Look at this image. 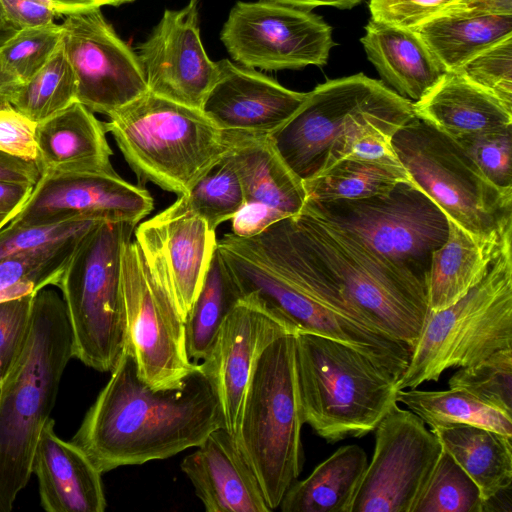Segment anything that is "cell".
Listing matches in <instances>:
<instances>
[{
	"mask_svg": "<svg viewBox=\"0 0 512 512\" xmlns=\"http://www.w3.org/2000/svg\"><path fill=\"white\" fill-rule=\"evenodd\" d=\"M216 252L242 296L253 294L298 332L348 344L400 377L411 348L371 328L318 259L293 216L260 234L217 240Z\"/></svg>",
	"mask_w": 512,
	"mask_h": 512,
	"instance_id": "6da1fadb",
	"label": "cell"
},
{
	"mask_svg": "<svg viewBox=\"0 0 512 512\" xmlns=\"http://www.w3.org/2000/svg\"><path fill=\"white\" fill-rule=\"evenodd\" d=\"M219 427L221 402L200 363L178 387L153 389L140 378L127 342L71 442L106 473L173 457Z\"/></svg>",
	"mask_w": 512,
	"mask_h": 512,
	"instance_id": "7a4b0ae2",
	"label": "cell"
},
{
	"mask_svg": "<svg viewBox=\"0 0 512 512\" xmlns=\"http://www.w3.org/2000/svg\"><path fill=\"white\" fill-rule=\"evenodd\" d=\"M72 357L73 336L64 301L44 288L34 296L22 352L0 384V512L12 510L32 475L39 436Z\"/></svg>",
	"mask_w": 512,
	"mask_h": 512,
	"instance_id": "3957f363",
	"label": "cell"
},
{
	"mask_svg": "<svg viewBox=\"0 0 512 512\" xmlns=\"http://www.w3.org/2000/svg\"><path fill=\"white\" fill-rule=\"evenodd\" d=\"M293 217L364 321L412 351L429 312L425 279L375 251L308 202Z\"/></svg>",
	"mask_w": 512,
	"mask_h": 512,
	"instance_id": "277c9868",
	"label": "cell"
},
{
	"mask_svg": "<svg viewBox=\"0 0 512 512\" xmlns=\"http://www.w3.org/2000/svg\"><path fill=\"white\" fill-rule=\"evenodd\" d=\"M295 364L303 423L328 443L374 431L397 403L399 377L338 340L297 332Z\"/></svg>",
	"mask_w": 512,
	"mask_h": 512,
	"instance_id": "5b68a950",
	"label": "cell"
},
{
	"mask_svg": "<svg viewBox=\"0 0 512 512\" xmlns=\"http://www.w3.org/2000/svg\"><path fill=\"white\" fill-rule=\"evenodd\" d=\"M104 122L138 185L147 183L180 196L230 151L232 135L201 109L149 91L108 115Z\"/></svg>",
	"mask_w": 512,
	"mask_h": 512,
	"instance_id": "8992f818",
	"label": "cell"
},
{
	"mask_svg": "<svg viewBox=\"0 0 512 512\" xmlns=\"http://www.w3.org/2000/svg\"><path fill=\"white\" fill-rule=\"evenodd\" d=\"M295 335L272 341L258 357L250 376L236 441L261 485L270 510L297 480L303 446Z\"/></svg>",
	"mask_w": 512,
	"mask_h": 512,
	"instance_id": "52a82bcc",
	"label": "cell"
},
{
	"mask_svg": "<svg viewBox=\"0 0 512 512\" xmlns=\"http://www.w3.org/2000/svg\"><path fill=\"white\" fill-rule=\"evenodd\" d=\"M135 227L126 221L94 224L81 237L57 284L74 357L100 372L113 370L128 342L121 264Z\"/></svg>",
	"mask_w": 512,
	"mask_h": 512,
	"instance_id": "ba28073f",
	"label": "cell"
},
{
	"mask_svg": "<svg viewBox=\"0 0 512 512\" xmlns=\"http://www.w3.org/2000/svg\"><path fill=\"white\" fill-rule=\"evenodd\" d=\"M508 348H512V242L461 299L440 311L429 310L397 389L438 381L448 369L475 365Z\"/></svg>",
	"mask_w": 512,
	"mask_h": 512,
	"instance_id": "9c48e42d",
	"label": "cell"
},
{
	"mask_svg": "<svg viewBox=\"0 0 512 512\" xmlns=\"http://www.w3.org/2000/svg\"><path fill=\"white\" fill-rule=\"evenodd\" d=\"M392 143L413 186L472 237L512 227V189L493 184L457 141L415 117Z\"/></svg>",
	"mask_w": 512,
	"mask_h": 512,
	"instance_id": "30bf717a",
	"label": "cell"
},
{
	"mask_svg": "<svg viewBox=\"0 0 512 512\" xmlns=\"http://www.w3.org/2000/svg\"><path fill=\"white\" fill-rule=\"evenodd\" d=\"M308 203L375 251L424 279L433 251L448 235L446 215L409 183H398L387 193L363 199Z\"/></svg>",
	"mask_w": 512,
	"mask_h": 512,
	"instance_id": "8fae6325",
	"label": "cell"
},
{
	"mask_svg": "<svg viewBox=\"0 0 512 512\" xmlns=\"http://www.w3.org/2000/svg\"><path fill=\"white\" fill-rule=\"evenodd\" d=\"M400 96L363 73L332 79L307 92L300 107L269 139L304 181L323 170L329 153L356 120Z\"/></svg>",
	"mask_w": 512,
	"mask_h": 512,
	"instance_id": "7c38bea8",
	"label": "cell"
},
{
	"mask_svg": "<svg viewBox=\"0 0 512 512\" xmlns=\"http://www.w3.org/2000/svg\"><path fill=\"white\" fill-rule=\"evenodd\" d=\"M121 284L128 344L140 378L153 389L178 387L198 363L187 355L183 319L135 239L123 250Z\"/></svg>",
	"mask_w": 512,
	"mask_h": 512,
	"instance_id": "4fadbf2b",
	"label": "cell"
},
{
	"mask_svg": "<svg viewBox=\"0 0 512 512\" xmlns=\"http://www.w3.org/2000/svg\"><path fill=\"white\" fill-rule=\"evenodd\" d=\"M220 39L234 61L267 71L322 67L335 46L320 16L268 0L237 2Z\"/></svg>",
	"mask_w": 512,
	"mask_h": 512,
	"instance_id": "5bb4252c",
	"label": "cell"
},
{
	"mask_svg": "<svg viewBox=\"0 0 512 512\" xmlns=\"http://www.w3.org/2000/svg\"><path fill=\"white\" fill-rule=\"evenodd\" d=\"M409 409L392 406L375 428V446L349 512H412L442 452Z\"/></svg>",
	"mask_w": 512,
	"mask_h": 512,
	"instance_id": "9a60e30c",
	"label": "cell"
},
{
	"mask_svg": "<svg viewBox=\"0 0 512 512\" xmlns=\"http://www.w3.org/2000/svg\"><path fill=\"white\" fill-rule=\"evenodd\" d=\"M65 16L62 46L74 72L78 102L108 116L148 91L136 53L100 8Z\"/></svg>",
	"mask_w": 512,
	"mask_h": 512,
	"instance_id": "2e32d148",
	"label": "cell"
},
{
	"mask_svg": "<svg viewBox=\"0 0 512 512\" xmlns=\"http://www.w3.org/2000/svg\"><path fill=\"white\" fill-rule=\"evenodd\" d=\"M153 207L145 187L127 182L117 172H46L7 225H48L75 218L137 225Z\"/></svg>",
	"mask_w": 512,
	"mask_h": 512,
	"instance_id": "e0dca14e",
	"label": "cell"
},
{
	"mask_svg": "<svg viewBox=\"0 0 512 512\" xmlns=\"http://www.w3.org/2000/svg\"><path fill=\"white\" fill-rule=\"evenodd\" d=\"M144 261L185 321L216 250L215 231L174 203L135 227Z\"/></svg>",
	"mask_w": 512,
	"mask_h": 512,
	"instance_id": "ac0fdd59",
	"label": "cell"
},
{
	"mask_svg": "<svg viewBox=\"0 0 512 512\" xmlns=\"http://www.w3.org/2000/svg\"><path fill=\"white\" fill-rule=\"evenodd\" d=\"M199 32L197 3L165 10L135 51L149 92L201 109L218 66L207 56Z\"/></svg>",
	"mask_w": 512,
	"mask_h": 512,
	"instance_id": "d6986e66",
	"label": "cell"
},
{
	"mask_svg": "<svg viewBox=\"0 0 512 512\" xmlns=\"http://www.w3.org/2000/svg\"><path fill=\"white\" fill-rule=\"evenodd\" d=\"M295 326L253 294L244 295L225 318L210 355L200 363L212 378L224 428L238 435L248 382L264 349Z\"/></svg>",
	"mask_w": 512,
	"mask_h": 512,
	"instance_id": "ffe728a7",
	"label": "cell"
},
{
	"mask_svg": "<svg viewBox=\"0 0 512 512\" xmlns=\"http://www.w3.org/2000/svg\"><path fill=\"white\" fill-rule=\"evenodd\" d=\"M218 77L201 110L226 133L269 136L300 107L307 92L290 90L254 69L228 59L217 62Z\"/></svg>",
	"mask_w": 512,
	"mask_h": 512,
	"instance_id": "44dd1931",
	"label": "cell"
},
{
	"mask_svg": "<svg viewBox=\"0 0 512 512\" xmlns=\"http://www.w3.org/2000/svg\"><path fill=\"white\" fill-rule=\"evenodd\" d=\"M181 462L207 512H270L261 485L235 437L210 432Z\"/></svg>",
	"mask_w": 512,
	"mask_h": 512,
	"instance_id": "7402d4cb",
	"label": "cell"
},
{
	"mask_svg": "<svg viewBox=\"0 0 512 512\" xmlns=\"http://www.w3.org/2000/svg\"><path fill=\"white\" fill-rule=\"evenodd\" d=\"M54 425L52 418L46 421L32 461L42 508L48 512H103L102 473L80 447L59 438Z\"/></svg>",
	"mask_w": 512,
	"mask_h": 512,
	"instance_id": "603a6c76",
	"label": "cell"
},
{
	"mask_svg": "<svg viewBox=\"0 0 512 512\" xmlns=\"http://www.w3.org/2000/svg\"><path fill=\"white\" fill-rule=\"evenodd\" d=\"M104 122L78 101L37 123V164L46 172L116 173Z\"/></svg>",
	"mask_w": 512,
	"mask_h": 512,
	"instance_id": "cb8c5ba5",
	"label": "cell"
},
{
	"mask_svg": "<svg viewBox=\"0 0 512 512\" xmlns=\"http://www.w3.org/2000/svg\"><path fill=\"white\" fill-rule=\"evenodd\" d=\"M413 109L417 118L456 141L512 126V108L455 71L445 72Z\"/></svg>",
	"mask_w": 512,
	"mask_h": 512,
	"instance_id": "d4e9b609",
	"label": "cell"
},
{
	"mask_svg": "<svg viewBox=\"0 0 512 512\" xmlns=\"http://www.w3.org/2000/svg\"><path fill=\"white\" fill-rule=\"evenodd\" d=\"M512 242V227L477 239L448 219L445 242L433 251L425 276L430 311L454 304L488 273L507 243Z\"/></svg>",
	"mask_w": 512,
	"mask_h": 512,
	"instance_id": "484cf974",
	"label": "cell"
},
{
	"mask_svg": "<svg viewBox=\"0 0 512 512\" xmlns=\"http://www.w3.org/2000/svg\"><path fill=\"white\" fill-rule=\"evenodd\" d=\"M360 42L382 80L412 102L420 100L445 73L412 30L370 19Z\"/></svg>",
	"mask_w": 512,
	"mask_h": 512,
	"instance_id": "4316f807",
	"label": "cell"
},
{
	"mask_svg": "<svg viewBox=\"0 0 512 512\" xmlns=\"http://www.w3.org/2000/svg\"><path fill=\"white\" fill-rule=\"evenodd\" d=\"M231 135L229 156L245 202L266 205L286 217L297 215L306 203L303 180L287 166L269 136Z\"/></svg>",
	"mask_w": 512,
	"mask_h": 512,
	"instance_id": "83f0119b",
	"label": "cell"
},
{
	"mask_svg": "<svg viewBox=\"0 0 512 512\" xmlns=\"http://www.w3.org/2000/svg\"><path fill=\"white\" fill-rule=\"evenodd\" d=\"M367 464L359 445L340 447L308 477L291 484L279 505L281 511L349 512Z\"/></svg>",
	"mask_w": 512,
	"mask_h": 512,
	"instance_id": "f1b7e54d",
	"label": "cell"
},
{
	"mask_svg": "<svg viewBox=\"0 0 512 512\" xmlns=\"http://www.w3.org/2000/svg\"><path fill=\"white\" fill-rule=\"evenodd\" d=\"M431 431L478 486L483 502L512 485V437L468 424Z\"/></svg>",
	"mask_w": 512,
	"mask_h": 512,
	"instance_id": "f546056e",
	"label": "cell"
},
{
	"mask_svg": "<svg viewBox=\"0 0 512 512\" xmlns=\"http://www.w3.org/2000/svg\"><path fill=\"white\" fill-rule=\"evenodd\" d=\"M445 72L512 35V15L447 14L412 29Z\"/></svg>",
	"mask_w": 512,
	"mask_h": 512,
	"instance_id": "4dcf8cb0",
	"label": "cell"
},
{
	"mask_svg": "<svg viewBox=\"0 0 512 512\" xmlns=\"http://www.w3.org/2000/svg\"><path fill=\"white\" fill-rule=\"evenodd\" d=\"M412 180L403 165L346 158L303 181L306 202L356 200L387 193Z\"/></svg>",
	"mask_w": 512,
	"mask_h": 512,
	"instance_id": "1f68e13d",
	"label": "cell"
},
{
	"mask_svg": "<svg viewBox=\"0 0 512 512\" xmlns=\"http://www.w3.org/2000/svg\"><path fill=\"white\" fill-rule=\"evenodd\" d=\"M242 297L215 250L202 287L184 321L185 347L191 361L198 363L210 355L225 318Z\"/></svg>",
	"mask_w": 512,
	"mask_h": 512,
	"instance_id": "d6a6232c",
	"label": "cell"
},
{
	"mask_svg": "<svg viewBox=\"0 0 512 512\" xmlns=\"http://www.w3.org/2000/svg\"><path fill=\"white\" fill-rule=\"evenodd\" d=\"M396 398L431 428L468 424L512 437V415L483 403L463 389H405L399 390Z\"/></svg>",
	"mask_w": 512,
	"mask_h": 512,
	"instance_id": "836d02e7",
	"label": "cell"
},
{
	"mask_svg": "<svg viewBox=\"0 0 512 512\" xmlns=\"http://www.w3.org/2000/svg\"><path fill=\"white\" fill-rule=\"evenodd\" d=\"M85 232L0 259V301L36 294L48 285L57 286Z\"/></svg>",
	"mask_w": 512,
	"mask_h": 512,
	"instance_id": "e575fe53",
	"label": "cell"
},
{
	"mask_svg": "<svg viewBox=\"0 0 512 512\" xmlns=\"http://www.w3.org/2000/svg\"><path fill=\"white\" fill-rule=\"evenodd\" d=\"M76 79L62 42L49 61L24 82L11 105L39 123L77 101Z\"/></svg>",
	"mask_w": 512,
	"mask_h": 512,
	"instance_id": "d590c367",
	"label": "cell"
},
{
	"mask_svg": "<svg viewBox=\"0 0 512 512\" xmlns=\"http://www.w3.org/2000/svg\"><path fill=\"white\" fill-rule=\"evenodd\" d=\"M244 202L242 186L228 152L187 193L178 196L174 204L200 216L216 231L220 224L232 219Z\"/></svg>",
	"mask_w": 512,
	"mask_h": 512,
	"instance_id": "8d00e7d4",
	"label": "cell"
},
{
	"mask_svg": "<svg viewBox=\"0 0 512 512\" xmlns=\"http://www.w3.org/2000/svg\"><path fill=\"white\" fill-rule=\"evenodd\" d=\"M476 483L444 449L412 512H482Z\"/></svg>",
	"mask_w": 512,
	"mask_h": 512,
	"instance_id": "74e56055",
	"label": "cell"
},
{
	"mask_svg": "<svg viewBox=\"0 0 512 512\" xmlns=\"http://www.w3.org/2000/svg\"><path fill=\"white\" fill-rule=\"evenodd\" d=\"M448 384L449 388L463 389L483 403L512 415V348L459 368Z\"/></svg>",
	"mask_w": 512,
	"mask_h": 512,
	"instance_id": "f35d334b",
	"label": "cell"
},
{
	"mask_svg": "<svg viewBox=\"0 0 512 512\" xmlns=\"http://www.w3.org/2000/svg\"><path fill=\"white\" fill-rule=\"evenodd\" d=\"M61 42V24L51 22L19 29L0 46V59L24 83L49 61Z\"/></svg>",
	"mask_w": 512,
	"mask_h": 512,
	"instance_id": "ab89813d",
	"label": "cell"
},
{
	"mask_svg": "<svg viewBox=\"0 0 512 512\" xmlns=\"http://www.w3.org/2000/svg\"><path fill=\"white\" fill-rule=\"evenodd\" d=\"M454 71L512 108V35L484 49Z\"/></svg>",
	"mask_w": 512,
	"mask_h": 512,
	"instance_id": "60d3db41",
	"label": "cell"
},
{
	"mask_svg": "<svg viewBox=\"0 0 512 512\" xmlns=\"http://www.w3.org/2000/svg\"><path fill=\"white\" fill-rule=\"evenodd\" d=\"M457 142L493 184L503 189H512V126Z\"/></svg>",
	"mask_w": 512,
	"mask_h": 512,
	"instance_id": "b9f144b4",
	"label": "cell"
},
{
	"mask_svg": "<svg viewBox=\"0 0 512 512\" xmlns=\"http://www.w3.org/2000/svg\"><path fill=\"white\" fill-rule=\"evenodd\" d=\"M99 221L104 220L75 218L48 225H6L0 230V259L17 252L33 250L83 233Z\"/></svg>",
	"mask_w": 512,
	"mask_h": 512,
	"instance_id": "7bdbcfd3",
	"label": "cell"
},
{
	"mask_svg": "<svg viewBox=\"0 0 512 512\" xmlns=\"http://www.w3.org/2000/svg\"><path fill=\"white\" fill-rule=\"evenodd\" d=\"M35 294L0 301V384L9 374L28 337Z\"/></svg>",
	"mask_w": 512,
	"mask_h": 512,
	"instance_id": "ee69618b",
	"label": "cell"
},
{
	"mask_svg": "<svg viewBox=\"0 0 512 512\" xmlns=\"http://www.w3.org/2000/svg\"><path fill=\"white\" fill-rule=\"evenodd\" d=\"M465 0H370L371 19L412 30L446 15Z\"/></svg>",
	"mask_w": 512,
	"mask_h": 512,
	"instance_id": "f6af8a7d",
	"label": "cell"
},
{
	"mask_svg": "<svg viewBox=\"0 0 512 512\" xmlns=\"http://www.w3.org/2000/svg\"><path fill=\"white\" fill-rule=\"evenodd\" d=\"M36 126L12 105L0 107V152L36 162Z\"/></svg>",
	"mask_w": 512,
	"mask_h": 512,
	"instance_id": "bcb514c9",
	"label": "cell"
},
{
	"mask_svg": "<svg viewBox=\"0 0 512 512\" xmlns=\"http://www.w3.org/2000/svg\"><path fill=\"white\" fill-rule=\"evenodd\" d=\"M284 218L287 217L271 207L244 202L231 219V233L240 238L253 237Z\"/></svg>",
	"mask_w": 512,
	"mask_h": 512,
	"instance_id": "7dc6e473",
	"label": "cell"
},
{
	"mask_svg": "<svg viewBox=\"0 0 512 512\" xmlns=\"http://www.w3.org/2000/svg\"><path fill=\"white\" fill-rule=\"evenodd\" d=\"M5 15L16 29L35 27L54 22V9L29 0H1Z\"/></svg>",
	"mask_w": 512,
	"mask_h": 512,
	"instance_id": "c3c4849f",
	"label": "cell"
},
{
	"mask_svg": "<svg viewBox=\"0 0 512 512\" xmlns=\"http://www.w3.org/2000/svg\"><path fill=\"white\" fill-rule=\"evenodd\" d=\"M34 186L24 182L0 180V230L20 212Z\"/></svg>",
	"mask_w": 512,
	"mask_h": 512,
	"instance_id": "681fc988",
	"label": "cell"
},
{
	"mask_svg": "<svg viewBox=\"0 0 512 512\" xmlns=\"http://www.w3.org/2000/svg\"><path fill=\"white\" fill-rule=\"evenodd\" d=\"M42 171L35 161H25L0 152V180L36 185Z\"/></svg>",
	"mask_w": 512,
	"mask_h": 512,
	"instance_id": "f907efd6",
	"label": "cell"
},
{
	"mask_svg": "<svg viewBox=\"0 0 512 512\" xmlns=\"http://www.w3.org/2000/svg\"><path fill=\"white\" fill-rule=\"evenodd\" d=\"M448 14L471 16L512 15V0H465Z\"/></svg>",
	"mask_w": 512,
	"mask_h": 512,
	"instance_id": "816d5d0a",
	"label": "cell"
},
{
	"mask_svg": "<svg viewBox=\"0 0 512 512\" xmlns=\"http://www.w3.org/2000/svg\"><path fill=\"white\" fill-rule=\"evenodd\" d=\"M58 15L100 8L104 5L119 6L134 0H51Z\"/></svg>",
	"mask_w": 512,
	"mask_h": 512,
	"instance_id": "f5cc1de1",
	"label": "cell"
},
{
	"mask_svg": "<svg viewBox=\"0 0 512 512\" xmlns=\"http://www.w3.org/2000/svg\"><path fill=\"white\" fill-rule=\"evenodd\" d=\"M280 4L312 10L318 6H331L338 9H352L359 5L363 0H268Z\"/></svg>",
	"mask_w": 512,
	"mask_h": 512,
	"instance_id": "db71d44e",
	"label": "cell"
},
{
	"mask_svg": "<svg viewBox=\"0 0 512 512\" xmlns=\"http://www.w3.org/2000/svg\"><path fill=\"white\" fill-rule=\"evenodd\" d=\"M22 84L4 67L0 59V107L11 105L14 96Z\"/></svg>",
	"mask_w": 512,
	"mask_h": 512,
	"instance_id": "11a10c76",
	"label": "cell"
},
{
	"mask_svg": "<svg viewBox=\"0 0 512 512\" xmlns=\"http://www.w3.org/2000/svg\"><path fill=\"white\" fill-rule=\"evenodd\" d=\"M9 29H16V28L14 26H12L10 24V22L8 21L6 15H5L1 0H0V31L9 30Z\"/></svg>",
	"mask_w": 512,
	"mask_h": 512,
	"instance_id": "9f6ffc18",
	"label": "cell"
},
{
	"mask_svg": "<svg viewBox=\"0 0 512 512\" xmlns=\"http://www.w3.org/2000/svg\"><path fill=\"white\" fill-rule=\"evenodd\" d=\"M17 31V29H9V30H3V31H0V46L7 40L9 39L15 32Z\"/></svg>",
	"mask_w": 512,
	"mask_h": 512,
	"instance_id": "6f0895ef",
	"label": "cell"
},
{
	"mask_svg": "<svg viewBox=\"0 0 512 512\" xmlns=\"http://www.w3.org/2000/svg\"><path fill=\"white\" fill-rule=\"evenodd\" d=\"M29 1H32V2L38 3L40 5L54 9V6H53V3L51 0H29Z\"/></svg>",
	"mask_w": 512,
	"mask_h": 512,
	"instance_id": "680465c9",
	"label": "cell"
},
{
	"mask_svg": "<svg viewBox=\"0 0 512 512\" xmlns=\"http://www.w3.org/2000/svg\"><path fill=\"white\" fill-rule=\"evenodd\" d=\"M198 0H190L189 3H197Z\"/></svg>",
	"mask_w": 512,
	"mask_h": 512,
	"instance_id": "91938a15",
	"label": "cell"
}]
</instances>
